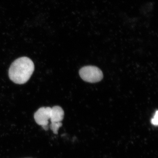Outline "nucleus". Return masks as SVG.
<instances>
[{"label":"nucleus","instance_id":"f257e3e1","mask_svg":"<svg viewBox=\"0 0 158 158\" xmlns=\"http://www.w3.org/2000/svg\"><path fill=\"white\" fill-rule=\"evenodd\" d=\"M34 70V62L30 58L21 57L11 64L9 69V77L15 84L22 85L28 81Z\"/></svg>","mask_w":158,"mask_h":158},{"label":"nucleus","instance_id":"f03ea898","mask_svg":"<svg viewBox=\"0 0 158 158\" xmlns=\"http://www.w3.org/2000/svg\"><path fill=\"white\" fill-rule=\"evenodd\" d=\"M80 77L85 81L95 83L100 81L103 77L102 72L96 66L88 65L82 67L79 71Z\"/></svg>","mask_w":158,"mask_h":158},{"label":"nucleus","instance_id":"423d86ee","mask_svg":"<svg viewBox=\"0 0 158 158\" xmlns=\"http://www.w3.org/2000/svg\"><path fill=\"white\" fill-rule=\"evenodd\" d=\"M158 111H156L155 114L153 118L151 119L152 124L155 126H158Z\"/></svg>","mask_w":158,"mask_h":158},{"label":"nucleus","instance_id":"39448f33","mask_svg":"<svg viewBox=\"0 0 158 158\" xmlns=\"http://www.w3.org/2000/svg\"><path fill=\"white\" fill-rule=\"evenodd\" d=\"M62 123L61 122L58 123H51L50 125V128L53 131L54 134H58V130L59 128L62 126Z\"/></svg>","mask_w":158,"mask_h":158},{"label":"nucleus","instance_id":"7ed1b4c3","mask_svg":"<svg viewBox=\"0 0 158 158\" xmlns=\"http://www.w3.org/2000/svg\"><path fill=\"white\" fill-rule=\"evenodd\" d=\"M34 118L37 124L47 131L48 129V120L52 118V108H40L34 114Z\"/></svg>","mask_w":158,"mask_h":158},{"label":"nucleus","instance_id":"20e7f679","mask_svg":"<svg viewBox=\"0 0 158 158\" xmlns=\"http://www.w3.org/2000/svg\"><path fill=\"white\" fill-rule=\"evenodd\" d=\"M64 112L63 109L59 106H55L52 108L51 123L61 122L64 118Z\"/></svg>","mask_w":158,"mask_h":158}]
</instances>
